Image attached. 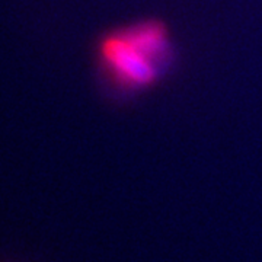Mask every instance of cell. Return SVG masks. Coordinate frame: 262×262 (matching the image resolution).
I'll return each mask as SVG.
<instances>
[{"instance_id": "cell-1", "label": "cell", "mask_w": 262, "mask_h": 262, "mask_svg": "<svg viewBox=\"0 0 262 262\" xmlns=\"http://www.w3.org/2000/svg\"><path fill=\"white\" fill-rule=\"evenodd\" d=\"M168 54V31L156 20L110 32L99 44V60L106 73L125 89L151 86Z\"/></svg>"}]
</instances>
